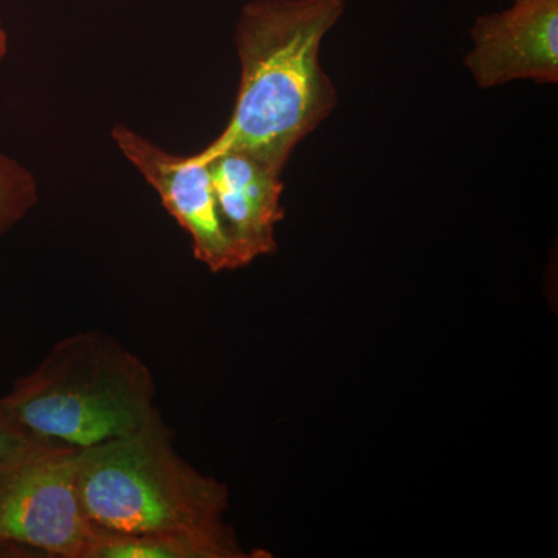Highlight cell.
<instances>
[{"mask_svg": "<svg viewBox=\"0 0 558 558\" xmlns=\"http://www.w3.org/2000/svg\"><path fill=\"white\" fill-rule=\"evenodd\" d=\"M348 0H250L236 24L241 76L226 130L199 153L208 161L241 150L284 171L293 150L339 105L319 61L323 40Z\"/></svg>", "mask_w": 558, "mask_h": 558, "instance_id": "cell-1", "label": "cell"}, {"mask_svg": "<svg viewBox=\"0 0 558 558\" xmlns=\"http://www.w3.org/2000/svg\"><path fill=\"white\" fill-rule=\"evenodd\" d=\"M154 400L148 365L109 333L84 330L58 341L0 410L33 442L83 450L138 432Z\"/></svg>", "mask_w": 558, "mask_h": 558, "instance_id": "cell-2", "label": "cell"}, {"mask_svg": "<svg viewBox=\"0 0 558 558\" xmlns=\"http://www.w3.org/2000/svg\"><path fill=\"white\" fill-rule=\"evenodd\" d=\"M159 411L138 432L80 450L78 488L92 526L109 534L233 535L229 488L189 464Z\"/></svg>", "mask_w": 558, "mask_h": 558, "instance_id": "cell-3", "label": "cell"}, {"mask_svg": "<svg viewBox=\"0 0 558 558\" xmlns=\"http://www.w3.org/2000/svg\"><path fill=\"white\" fill-rule=\"evenodd\" d=\"M78 453L35 444L0 464V543L31 546L50 557H87L98 531L81 502Z\"/></svg>", "mask_w": 558, "mask_h": 558, "instance_id": "cell-4", "label": "cell"}, {"mask_svg": "<svg viewBox=\"0 0 558 558\" xmlns=\"http://www.w3.org/2000/svg\"><path fill=\"white\" fill-rule=\"evenodd\" d=\"M112 138L189 233L194 258L213 274L241 269L240 255L220 216L208 165L193 156H174L121 124L113 126Z\"/></svg>", "mask_w": 558, "mask_h": 558, "instance_id": "cell-5", "label": "cell"}, {"mask_svg": "<svg viewBox=\"0 0 558 558\" xmlns=\"http://www.w3.org/2000/svg\"><path fill=\"white\" fill-rule=\"evenodd\" d=\"M470 36L465 68L480 89L558 83V0H512L505 11L476 16Z\"/></svg>", "mask_w": 558, "mask_h": 558, "instance_id": "cell-6", "label": "cell"}, {"mask_svg": "<svg viewBox=\"0 0 558 558\" xmlns=\"http://www.w3.org/2000/svg\"><path fill=\"white\" fill-rule=\"evenodd\" d=\"M205 163L242 267L274 255L277 226L284 219L282 172L241 150H226Z\"/></svg>", "mask_w": 558, "mask_h": 558, "instance_id": "cell-7", "label": "cell"}, {"mask_svg": "<svg viewBox=\"0 0 558 558\" xmlns=\"http://www.w3.org/2000/svg\"><path fill=\"white\" fill-rule=\"evenodd\" d=\"M248 557L233 535L190 532L109 534L98 532L86 558H242Z\"/></svg>", "mask_w": 558, "mask_h": 558, "instance_id": "cell-8", "label": "cell"}, {"mask_svg": "<svg viewBox=\"0 0 558 558\" xmlns=\"http://www.w3.org/2000/svg\"><path fill=\"white\" fill-rule=\"evenodd\" d=\"M38 199V183L31 170L0 153V238L28 215Z\"/></svg>", "mask_w": 558, "mask_h": 558, "instance_id": "cell-9", "label": "cell"}, {"mask_svg": "<svg viewBox=\"0 0 558 558\" xmlns=\"http://www.w3.org/2000/svg\"><path fill=\"white\" fill-rule=\"evenodd\" d=\"M33 440L22 435L20 429L14 427L13 422L0 410V464L9 459L17 457L22 451L35 446Z\"/></svg>", "mask_w": 558, "mask_h": 558, "instance_id": "cell-10", "label": "cell"}, {"mask_svg": "<svg viewBox=\"0 0 558 558\" xmlns=\"http://www.w3.org/2000/svg\"><path fill=\"white\" fill-rule=\"evenodd\" d=\"M9 53V35H7L5 28H3L2 22H0V61Z\"/></svg>", "mask_w": 558, "mask_h": 558, "instance_id": "cell-11", "label": "cell"}]
</instances>
